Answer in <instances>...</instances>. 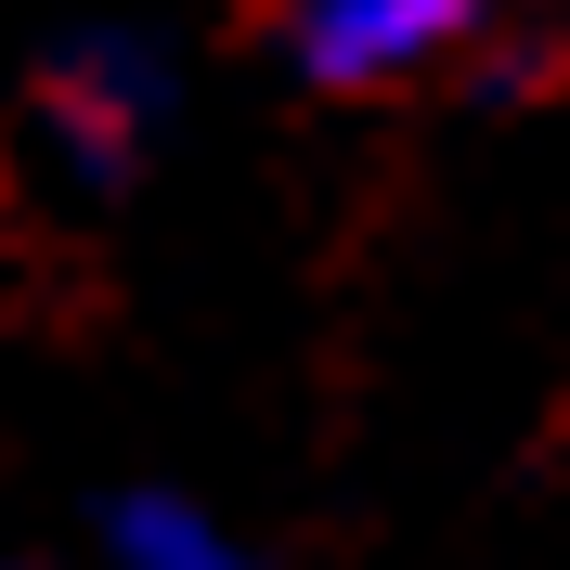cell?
I'll use <instances>...</instances> for the list:
<instances>
[{
    "label": "cell",
    "mask_w": 570,
    "mask_h": 570,
    "mask_svg": "<svg viewBox=\"0 0 570 570\" xmlns=\"http://www.w3.org/2000/svg\"><path fill=\"white\" fill-rule=\"evenodd\" d=\"M105 544H117V570H259L208 505H181V493H117Z\"/></svg>",
    "instance_id": "obj_3"
},
{
    "label": "cell",
    "mask_w": 570,
    "mask_h": 570,
    "mask_svg": "<svg viewBox=\"0 0 570 570\" xmlns=\"http://www.w3.org/2000/svg\"><path fill=\"white\" fill-rule=\"evenodd\" d=\"M493 27V0H285V52L324 91H390V78L454 66Z\"/></svg>",
    "instance_id": "obj_2"
},
{
    "label": "cell",
    "mask_w": 570,
    "mask_h": 570,
    "mask_svg": "<svg viewBox=\"0 0 570 570\" xmlns=\"http://www.w3.org/2000/svg\"><path fill=\"white\" fill-rule=\"evenodd\" d=\"M156 117H169V52L130 27H78L52 66H39V130H52V156H66L78 181H130L142 142H156Z\"/></svg>",
    "instance_id": "obj_1"
}]
</instances>
